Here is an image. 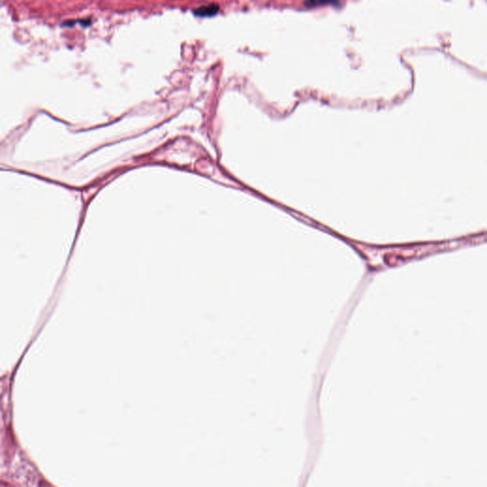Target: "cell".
I'll return each mask as SVG.
<instances>
[{"label": "cell", "mask_w": 487, "mask_h": 487, "mask_svg": "<svg viewBox=\"0 0 487 487\" xmlns=\"http://www.w3.org/2000/svg\"><path fill=\"white\" fill-rule=\"evenodd\" d=\"M339 0H306L305 6L307 8L320 7L326 5H337Z\"/></svg>", "instance_id": "cell-2"}, {"label": "cell", "mask_w": 487, "mask_h": 487, "mask_svg": "<svg viewBox=\"0 0 487 487\" xmlns=\"http://www.w3.org/2000/svg\"><path fill=\"white\" fill-rule=\"evenodd\" d=\"M81 25L82 27H89L91 24V19L90 18H85V19H75V20H67V21H64L62 22V26L63 27H74L75 25Z\"/></svg>", "instance_id": "cell-3"}, {"label": "cell", "mask_w": 487, "mask_h": 487, "mask_svg": "<svg viewBox=\"0 0 487 487\" xmlns=\"http://www.w3.org/2000/svg\"><path fill=\"white\" fill-rule=\"evenodd\" d=\"M220 11V6L218 4H209L206 6L197 8L193 11L195 16L198 17H212L217 15Z\"/></svg>", "instance_id": "cell-1"}]
</instances>
